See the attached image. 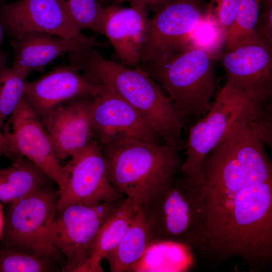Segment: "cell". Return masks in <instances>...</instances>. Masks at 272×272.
<instances>
[{
	"label": "cell",
	"mask_w": 272,
	"mask_h": 272,
	"mask_svg": "<svg viewBox=\"0 0 272 272\" xmlns=\"http://www.w3.org/2000/svg\"><path fill=\"white\" fill-rule=\"evenodd\" d=\"M141 206L125 197L116 210L101 227L92 248L89 259L83 272L103 271L101 261L119 243L129 228Z\"/></svg>",
	"instance_id": "d6986e66"
},
{
	"label": "cell",
	"mask_w": 272,
	"mask_h": 272,
	"mask_svg": "<svg viewBox=\"0 0 272 272\" xmlns=\"http://www.w3.org/2000/svg\"><path fill=\"white\" fill-rule=\"evenodd\" d=\"M226 33L222 29L211 6L188 36L184 49L194 47L207 52L216 59L225 45ZM183 49V50H184Z\"/></svg>",
	"instance_id": "603a6c76"
},
{
	"label": "cell",
	"mask_w": 272,
	"mask_h": 272,
	"mask_svg": "<svg viewBox=\"0 0 272 272\" xmlns=\"http://www.w3.org/2000/svg\"><path fill=\"white\" fill-rule=\"evenodd\" d=\"M63 167L65 187L57 208L75 203L115 202L123 198L111 182L107 161L96 139Z\"/></svg>",
	"instance_id": "8fae6325"
},
{
	"label": "cell",
	"mask_w": 272,
	"mask_h": 272,
	"mask_svg": "<svg viewBox=\"0 0 272 272\" xmlns=\"http://www.w3.org/2000/svg\"><path fill=\"white\" fill-rule=\"evenodd\" d=\"M150 21L146 8L109 7L103 8L99 33L108 39L121 63L137 67Z\"/></svg>",
	"instance_id": "e0dca14e"
},
{
	"label": "cell",
	"mask_w": 272,
	"mask_h": 272,
	"mask_svg": "<svg viewBox=\"0 0 272 272\" xmlns=\"http://www.w3.org/2000/svg\"><path fill=\"white\" fill-rule=\"evenodd\" d=\"M90 120L99 144L117 135H126L153 145L162 144L161 139L140 114L107 86L93 98Z\"/></svg>",
	"instance_id": "9a60e30c"
},
{
	"label": "cell",
	"mask_w": 272,
	"mask_h": 272,
	"mask_svg": "<svg viewBox=\"0 0 272 272\" xmlns=\"http://www.w3.org/2000/svg\"><path fill=\"white\" fill-rule=\"evenodd\" d=\"M152 241L147 222L146 207L142 205L119 243L105 258L110 271H130Z\"/></svg>",
	"instance_id": "44dd1931"
},
{
	"label": "cell",
	"mask_w": 272,
	"mask_h": 272,
	"mask_svg": "<svg viewBox=\"0 0 272 272\" xmlns=\"http://www.w3.org/2000/svg\"><path fill=\"white\" fill-rule=\"evenodd\" d=\"M6 67L4 62V58L2 55L0 54V71Z\"/></svg>",
	"instance_id": "d6a6232c"
},
{
	"label": "cell",
	"mask_w": 272,
	"mask_h": 272,
	"mask_svg": "<svg viewBox=\"0 0 272 272\" xmlns=\"http://www.w3.org/2000/svg\"><path fill=\"white\" fill-rule=\"evenodd\" d=\"M262 11L259 12L257 33L272 44V0L262 1Z\"/></svg>",
	"instance_id": "f1b7e54d"
},
{
	"label": "cell",
	"mask_w": 272,
	"mask_h": 272,
	"mask_svg": "<svg viewBox=\"0 0 272 272\" xmlns=\"http://www.w3.org/2000/svg\"><path fill=\"white\" fill-rule=\"evenodd\" d=\"M53 181L26 158L0 168V202L7 205L21 199Z\"/></svg>",
	"instance_id": "7402d4cb"
},
{
	"label": "cell",
	"mask_w": 272,
	"mask_h": 272,
	"mask_svg": "<svg viewBox=\"0 0 272 272\" xmlns=\"http://www.w3.org/2000/svg\"><path fill=\"white\" fill-rule=\"evenodd\" d=\"M98 45L99 42L96 40L54 38L52 35L42 33L28 34L13 40L14 57L12 66L27 74L41 71L60 56L86 46L95 47Z\"/></svg>",
	"instance_id": "ac0fdd59"
},
{
	"label": "cell",
	"mask_w": 272,
	"mask_h": 272,
	"mask_svg": "<svg viewBox=\"0 0 272 272\" xmlns=\"http://www.w3.org/2000/svg\"><path fill=\"white\" fill-rule=\"evenodd\" d=\"M90 97H80L54 108L41 121L58 159L71 157L95 139L91 125Z\"/></svg>",
	"instance_id": "2e32d148"
},
{
	"label": "cell",
	"mask_w": 272,
	"mask_h": 272,
	"mask_svg": "<svg viewBox=\"0 0 272 272\" xmlns=\"http://www.w3.org/2000/svg\"><path fill=\"white\" fill-rule=\"evenodd\" d=\"M271 103L255 99L226 84L208 112L190 128L181 170L201 177L200 165L206 156L237 122L248 121L259 126L267 146L272 145Z\"/></svg>",
	"instance_id": "277c9868"
},
{
	"label": "cell",
	"mask_w": 272,
	"mask_h": 272,
	"mask_svg": "<svg viewBox=\"0 0 272 272\" xmlns=\"http://www.w3.org/2000/svg\"><path fill=\"white\" fill-rule=\"evenodd\" d=\"M179 172L145 205L147 222L152 240L175 241L193 249L202 233L203 179Z\"/></svg>",
	"instance_id": "5b68a950"
},
{
	"label": "cell",
	"mask_w": 272,
	"mask_h": 272,
	"mask_svg": "<svg viewBox=\"0 0 272 272\" xmlns=\"http://www.w3.org/2000/svg\"><path fill=\"white\" fill-rule=\"evenodd\" d=\"M60 271V264L51 259L15 250L0 248V272Z\"/></svg>",
	"instance_id": "484cf974"
},
{
	"label": "cell",
	"mask_w": 272,
	"mask_h": 272,
	"mask_svg": "<svg viewBox=\"0 0 272 272\" xmlns=\"http://www.w3.org/2000/svg\"><path fill=\"white\" fill-rule=\"evenodd\" d=\"M4 155L13 163L15 162V157L4 137L0 126V156Z\"/></svg>",
	"instance_id": "4dcf8cb0"
},
{
	"label": "cell",
	"mask_w": 272,
	"mask_h": 272,
	"mask_svg": "<svg viewBox=\"0 0 272 272\" xmlns=\"http://www.w3.org/2000/svg\"><path fill=\"white\" fill-rule=\"evenodd\" d=\"M119 1H125V0H119ZM130 1H132V0H130Z\"/></svg>",
	"instance_id": "e575fe53"
},
{
	"label": "cell",
	"mask_w": 272,
	"mask_h": 272,
	"mask_svg": "<svg viewBox=\"0 0 272 272\" xmlns=\"http://www.w3.org/2000/svg\"><path fill=\"white\" fill-rule=\"evenodd\" d=\"M107 161L111 182L125 197L140 206L147 202L181 168L182 149L153 145L117 135L99 144Z\"/></svg>",
	"instance_id": "3957f363"
},
{
	"label": "cell",
	"mask_w": 272,
	"mask_h": 272,
	"mask_svg": "<svg viewBox=\"0 0 272 272\" xmlns=\"http://www.w3.org/2000/svg\"><path fill=\"white\" fill-rule=\"evenodd\" d=\"M4 216L5 213L4 211L3 206L2 203L0 202V241L2 239L4 228Z\"/></svg>",
	"instance_id": "1f68e13d"
},
{
	"label": "cell",
	"mask_w": 272,
	"mask_h": 272,
	"mask_svg": "<svg viewBox=\"0 0 272 272\" xmlns=\"http://www.w3.org/2000/svg\"><path fill=\"white\" fill-rule=\"evenodd\" d=\"M263 1L240 0L235 19L226 33V50L260 36L257 33L256 28Z\"/></svg>",
	"instance_id": "cb8c5ba5"
},
{
	"label": "cell",
	"mask_w": 272,
	"mask_h": 272,
	"mask_svg": "<svg viewBox=\"0 0 272 272\" xmlns=\"http://www.w3.org/2000/svg\"><path fill=\"white\" fill-rule=\"evenodd\" d=\"M201 15L200 0H173L156 9L141 51L140 65L162 64L183 50Z\"/></svg>",
	"instance_id": "9c48e42d"
},
{
	"label": "cell",
	"mask_w": 272,
	"mask_h": 272,
	"mask_svg": "<svg viewBox=\"0 0 272 272\" xmlns=\"http://www.w3.org/2000/svg\"><path fill=\"white\" fill-rule=\"evenodd\" d=\"M70 64L93 82L107 86L132 106L164 144L185 149L181 139L185 119L156 82L140 66L108 59L94 47L68 54Z\"/></svg>",
	"instance_id": "7a4b0ae2"
},
{
	"label": "cell",
	"mask_w": 272,
	"mask_h": 272,
	"mask_svg": "<svg viewBox=\"0 0 272 272\" xmlns=\"http://www.w3.org/2000/svg\"><path fill=\"white\" fill-rule=\"evenodd\" d=\"M202 233L195 248L218 262L242 258L253 271L272 259V165L201 167Z\"/></svg>",
	"instance_id": "6da1fadb"
},
{
	"label": "cell",
	"mask_w": 272,
	"mask_h": 272,
	"mask_svg": "<svg viewBox=\"0 0 272 272\" xmlns=\"http://www.w3.org/2000/svg\"><path fill=\"white\" fill-rule=\"evenodd\" d=\"M240 0H214L212 10L222 29L227 33L237 14Z\"/></svg>",
	"instance_id": "83f0119b"
},
{
	"label": "cell",
	"mask_w": 272,
	"mask_h": 272,
	"mask_svg": "<svg viewBox=\"0 0 272 272\" xmlns=\"http://www.w3.org/2000/svg\"><path fill=\"white\" fill-rule=\"evenodd\" d=\"M205 51L188 47L160 65H141L168 93L185 118L198 120L210 109L216 91L215 60Z\"/></svg>",
	"instance_id": "52a82bcc"
},
{
	"label": "cell",
	"mask_w": 272,
	"mask_h": 272,
	"mask_svg": "<svg viewBox=\"0 0 272 272\" xmlns=\"http://www.w3.org/2000/svg\"><path fill=\"white\" fill-rule=\"evenodd\" d=\"M220 57L226 84L255 99L271 103L272 44L259 36L226 50Z\"/></svg>",
	"instance_id": "4fadbf2b"
},
{
	"label": "cell",
	"mask_w": 272,
	"mask_h": 272,
	"mask_svg": "<svg viewBox=\"0 0 272 272\" xmlns=\"http://www.w3.org/2000/svg\"><path fill=\"white\" fill-rule=\"evenodd\" d=\"M54 182L7 205L0 248L51 259L60 264L62 271L65 260L53 243L59 196Z\"/></svg>",
	"instance_id": "8992f818"
},
{
	"label": "cell",
	"mask_w": 272,
	"mask_h": 272,
	"mask_svg": "<svg viewBox=\"0 0 272 272\" xmlns=\"http://www.w3.org/2000/svg\"><path fill=\"white\" fill-rule=\"evenodd\" d=\"M104 88L77 67L63 64L35 81L26 82L24 97L41 121L62 103L80 97H95Z\"/></svg>",
	"instance_id": "5bb4252c"
},
{
	"label": "cell",
	"mask_w": 272,
	"mask_h": 272,
	"mask_svg": "<svg viewBox=\"0 0 272 272\" xmlns=\"http://www.w3.org/2000/svg\"><path fill=\"white\" fill-rule=\"evenodd\" d=\"M122 199L71 203L57 208L53 243L65 260L61 271L83 272L101 227Z\"/></svg>",
	"instance_id": "ba28073f"
},
{
	"label": "cell",
	"mask_w": 272,
	"mask_h": 272,
	"mask_svg": "<svg viewBox=\"0 0 272 272\" xmlns=\"http://www.w3.org/2000/svg\"><path fill=\"white\" fill-rule=\"evenodd\" d=\"M0 26L13 40L42 33L70 39L93 41L70 20L58 0H17L0 8Z\"/></svg>",
	"instance_id": "7c38bea8"
},
{
	"label": "cell",
	"mask_w": 272,
	"mask_h": 272,
	"mask_svg": "<svg viewBox=\"0 0 272 272\" xmlns=\"http://www.w3.org/2000/svg\"><path fill=\"white\" fill-rule=\"evenodd\" d=\"M2 131L15 157L14 163L24 158L29 160L57 184L61 195L65 187L63 167L44 126L24 96L4 123Z\"/></svg>",
	"instance_id": "30bf717a"
},
{
	"label": "cell",
	"mask_w": 272,
	"mask_h": 272,
	"mask_svg": "<svg viewBox=\"0 0 272 272\" xmlns=\"http://www.w3.org/2000/svg\"><path fill=\"white\" fill-rule=\"evenodd\" d=\"M192 248L184 243L152 240L130 271L185 272L194 263Z\"/></svg>",
	"instance_id": "ffe728a7"
},
{
	"label": "cell",
	"mask_w": 272,
	"mask_h": 272,
	"mask_svg": "<svg viewBox=\"0 0 272 272\" xmlns=\"http://www.w3.org/2000/svg\"><path fill=\"white\" fill-rule=\"evenodd\" d=\"M1 27L0 26V40H1Z\"/></svg>",
	"instance_id": "836d02e7"
},
{
	"label": "cell",
	"mask_w": 272,
	"mask_h": 272,
	"mask_svg": "<svg viewBox=\"0 0 272 272\" xmlns=\"http://www.w3.org/2000/svg\"><path fill=\"white\" fill-rule=\"evenodd\" d=\"M173 0H132L131 6L146 8L148 6L156 9Z\"/></svg>",
	"instance_id": "f546056e"
},
{
	"label": "cell",
	"mask_w": 272,
	"mask_h": 272,
	"mask_svg": "<svg viewBox=\"0 0 272 272\" xmlns=\"http://www.w3.org/2000/svg\"><path fill=\"white\" fill-rule=\"evenodd\" d=\"M67 16L80 30L100 32L103 10L96 0H58Z\"/></svg>",
	"instance_id": "4316f807"
},
{
	"label": "cell",
	"mask_w": 272,
	"mask_h": 272,
	"mask_svg": "<svg viewBox=\"0 0 272 272\" xmlns=\"http://www.w3.org/2000/svg\"><path fill=\"white\" fill-rule=\"evenodd\" d=\"M25 71L13 66L0 71V126L15 111L24 96Z\"/></svg>",
	"instance_id": "d4e9b609"
}]
</instances>
